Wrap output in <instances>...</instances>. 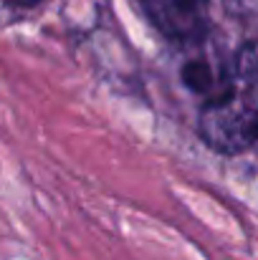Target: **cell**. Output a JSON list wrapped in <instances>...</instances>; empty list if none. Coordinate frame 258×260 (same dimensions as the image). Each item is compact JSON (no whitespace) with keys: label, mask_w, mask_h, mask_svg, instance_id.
I'll use <instances>...</instances> for the list:
<instances>
[{"label":"cell","mask_w":258,"mask_h":260,"mask_svg":"<svg viewBox=\"0 0 258 260\" xmlns=\"http://www.w3.org/2000/svg\"><path fill=\"white\" fill-rule=\"evenodd\" d=\"M200 137L220 154H238L258 139V41L243 43L200 109Z\"/></svg>","instance_id":"1"},{"label":"cell","mask_w":258,"mask_h":260,"mask_svg":"<svg viewBox=\"0 0 258 260\" xmlns=\"http://www.w3.org/2000/svg\"><path fill=\"white\" fill-rule=\"evenodd\" d=\"M210 0H142L147 18L167 38L190 43L197 41L208 28Z\"/></svg>","instance_id":"2"},{"label":"cell","mask_w":258,"mask_h":260,"mask_svg":"<svg viewBox=\"0 0 258 260\" xmlns=\"http://www.w3.org/2000/svg\"><path fill=\"white\" fill-rule=\"evenodd\" d=\"M18 3H28V0H18Z\"/></svg>","instance_id":"3"}]
</instances>
